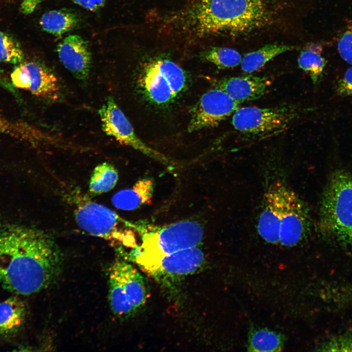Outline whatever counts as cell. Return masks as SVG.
<instances>
[{"label":"cell","mask_w":352,"mask_h":352,"mask_svg":"<svg viewBox=\"0 0 352 352\" xmlns=\"http://www.w3.org/2000/svg\"><path fill=\"white\" fill-rule=\"evenodd\" d=\"M62 256L54 238L39 229L12 227L0 231V284L17 295H29L58 278Z\"/></svg>","instance_id":"6da1fadb"},{"label":"cell","mask_w":352,"mask_h":352,"mask_svg":"<svg viewBox=\"0 0 352 352\" xmlns=\"http://www.w3.org/2000/svg\"><path fill=\"white\" fill-rule=\"evenodd\" d=\"M269 0H201L187 12L190 29L198 35H246L272 23Z\"/></svg>","instance_id":"7a4b0ae2"},{"label":"cell","mask_w":352,"mask_h":352,"mask_svg":"<svg viewBox=\"0 0 352 352\" xmlns=\"http://www.w3.org/2000/svg\"><path fill=\"white\" fill-rule=\"evenodd\" d=\"M318 229L324 237L352 248V175L338 169L330 175L321 198Z\"/></svg>","instance_id":"3957f363"},{"label":"cell","mask_w":352,"mask_h":352,"mask_svg":"<svg viewBox=\"0 0 352 352\" xmlns=\"http://www.w3.org/2000/svg\"><path fill=\"white\" fill-rule=\"evenodd\" d=\"M74 198L76 223L83 230L93 236L105 239L114 245L133 243L131 223L108 207L95 202L86 196Z\"/></svg>","instance_id":"277c9868"},{"label":"cell","mask_w":352,"mask_h":352,"mask_svg":"<svg viewBox=\"0 0 352 352\" xmlns=\"http://www.w3.org/2000/svg\"><path fill=\"white\" fill-rule=\"evenodd\" d=\"M109 300L112 312L129 317L144 305L147 291L143 277L131 264L121 260L108 270Z\"/></svg>","instance_id":"5b68a950"},{"label":"cell","mask_w":352,"mask_h":352,"mask_svg":"<svg viewBox=\"0 0 352 352\" xmlns=\"http://www.w3.org/2000/svg\"><path fill=\"white\" fill-rule=\"evenodd\" d=\"M186 76L176 64L157 59L146 63L138 78V84L150 101L158 105L172 102L184 88Z\"/></svg>","instance_id":"8992f818"},{"label":"cell","mask_w":352,"mask_h":352,"mask_svg":"<svg viewBox=\"0 0 352 352\" xmlns=\"http://www.w3.org/2000/svg\"><path fill=\"white\" fill-rule=\"evenodd\" d=\"M203 235L202 227L193 221H183L144 235L135 256L136 262L196 247Z\"/></svg>","instance_id":"52a82bcc"},{"label":"cell","mask_w":352,"mask_h":352,"mask_svg":"<svg viewBox=\"0 0 352 352\" xmlns=\"http://www.w3.org/2000/svg\"><path fill=\"white\" fill-rule=\"evenodd\" d=\"M300 113L299 109L292 106L239 108L232 116V124L243 134L264 136L285 129Z\"/></svg>","instance_id":"ba28073f"},{"label":"cell","mask_w":352,"mask_h":352,"mask_svg":"<svg viewBox=\"0 0 352 352\" xmlns=\"http://www.w3.org/2000/svg\"><path fill=\"white\" fill-rule=\"evenodd\" d=\"M310 229L311 219L308 206L284 182L279 243L287 247L295 246L308 235Z\"/></svg>","instance_id":"9c48e42d"},{"label":"cell","mask_w":352,"mask_h":352,"mask_svg":"<svg viewBox=\"0 0 352 352\" xmlns=\"http://www.w3.org/2000/svg\"><path fill=\"white\" fill-rule=\"evenodd\" d=\"M239 104L220 88L204 93L193 110L188 130L192 132L215 127L239 108Z\"/></svg>","instance_id":"30bf717a"},{"label":"cell","mask_w":352,"mask_h":352,"mask_svg":"<svg viewBox=\"0 0 352 352\" xmlns=\"http://www.w3.org/2000/svg\"><path fill=\"white\" fill-rule=\"evenodd\" d=\"M98 113L102 130L106 134L151 156L164 159L161 154L148 147L137 136L131 123L112 97L107 98Z\"/></svg>","instance_id":"8fae6325"},{"label":"cell","mask_w":352,"mask_h":352,"mask_svg":"<svg viewBox=\"0 0 352 352\" xmlns=\"http://www.w3.org/2000/svg\"><path fill=\"white\" fill-rule=\"evenodd\" d=\"M13 85L37 96L49 99L58 97L59 86L56 75L46 66L36 61L19 64L11 74Z\"/></svg>","instance_id":"7c38bea8"},{"label":"cell","mask_w":352,"mask_h":352,"mask_svg":"<svg viewBox=\"0 0 352 352\" xmlns=\"http://www.w3.org/2000/svg\"><path fill=\"white\" fill-rule=\"evenodd\" d=\"M203 260L202 251L196 246L137 263L152 275L177 276L195 272Z\"/></svg>","instance_id":"4fadbf2b"},{"label":"cell","mask_w":352,"mask_h":352,"mask_svg":"<svg viewBox=\"0 0 352 352\" xmlns=\"http://www.w3.org/2000/svg\"><path fill=\"white\" fill-rule=\"evenodd\" d=\"M284 181L274 180L266 187L257 222L259 235L266 242L279 243L280 224L282 208V188Z\"/></svg>","instance_id":"5bb4252c"},{"label":"cell","mask_w":352,"mask_h":352,"mask_svg":"<svg viewBox=\"0 0 352 352\" xmlns=\"http://www.w3.org/2000/svg\"><path fill=\"white\" fill-rule=\"evenodd\" d=\"M57 51L64 66L79 79H86L91 66V54L86 42L80 36L71 35L58 44Z\"/></svg>","instance_id":"9a60e30c"},{"label":"cell","mask_w":352,"mask_h":352,"mask_svg":"<svg viewBox=\"0 0 352 352\" xmlns=\"http://www.w3.org/2000/svg\"><path fill=\"white\" fill-rule=\"evenodd\" d=\"M269 84L266 78L248 75L223 79L218 82L217 87L240 104L262 97Z\"/></svg>","instance_id":"2e32d148"},{"label":"cell","mask_w":352,"mask_h":352,"mask_svg":"<svg viewBox=\"0 0 352 352\" xmlns=\"http://www.w3.org/2000/svg\"><path fill=\"white\" fill-rule=\"evenodd\" d=\"M18 296L10 297L0 302V340L15 336L25 323L26 306Z\"/></svg>","instance_id":"e0dca14e"},{"label":"cell","mask_w":352,"mask_h":352,"mask_svg":"<svg viewBox=\"0 0 352 352\" xmlns=\"http://www.w3.org/2000/svg\"><path fill=\"white\" fill-rule=\"evenodd\" d=\"M152 182L140 180L132 188L123 190L114 194L111 202L118 209L132 210L148 201L152 196Z\"/></svg>","instance_id":"ac0fdd59"},{"label":"cell","mask_w":352,"mask_h":352,"mask_svg":"<svg viewBox=\"0 0 352 352\" xmlns=\"http://www.w3.org/2000/svg\"><path fill=\"white\" fill-rule=\"evenodd\" d=\"M79 21L80 18L76 13L62 9L45 13L42 16L40 23L44 31L59 36L74 29Z\"/></svg>","instance_id":"d6986e66"},{"label":"cell","mask_w":352,"mask_h":352,"mask_svg":"<svg viewBox=\"0 0 352 352\" xmlns=\"http://www.w3.org/2000/svg\"><path fill=\"white\" fill-rule=\"evenodd\" d=\"M293 45L268 44L245 54L240 63L243 71L251 73L262 68L267 62L285 52L294 49Z\"/></svg>","instance_id":"ffe728a7"},{"label":"cell","mask_w":352,"mask_h":352,"mask_svg":"<svg viewBox=\"0 0 352 352\" xmlns=\"http://www.w3.org/2000/svg\"><path fill=\"white\" fill-rule=\"evenodd\" d=\"M322 51L319 44H308L301 51L298 59L299 67L309 74L314 83L321 77L326 64Z\"/></svg>","instance_id":"44dd1931"},{"label":"cell","mask_w":352,"mask_h":352,"mask_svg":"<svg viewBox=\"0 0 352 352\" xmlns=\"http://www.w3.org/2000/svg\"><path fill=\"white\" fill-rule=\"evenodd\" d=\"M118 179V172L114 167L103 162L95 167L91 175L88 193L96 196L108 192L112 189Z\"/></svg>","instance_id":"7402d4cb"},{"label":"cell","mask_w":352,"mask_h":352,"mask_svg":"<svg viewBox=\"0 0 352 352\" xmlns=\"http://www.w3.org/2000/svg\"><path fill=\"white\" fill-rule=\"evenodd\" d=\"M205 60L220 68L234 67L240 64L242 58L236 50L226 47H214L203 55Z\"/></svg>","instance_id":"603a6c76"},{"label":"cell","mask_w":352,"mask_h":352,"mask_svg":"<svg viewBox=\"0 0 352 352\" xmlns=\"http://www.w3.org/2000/svg\"><path fill=\"white\" fill-rule=\"evenodd\" d=\"M23 53L19 44L11 36L0 31V62L19 64Z\"/></svg>","instance_id":"cb8c5ba5"},{"label":"cell","mask_w":352,"mask_h":352,"mask_svg":"<svg viewBox=\"0 0 352 352\" xmlns=\"http://www.w3.org/2000/svg\"><path fill=\"white\" fill-rule=\"evenodd\" d=\"M281 342L275 333L266 330H259L254 332L250 339V347L254 351H276L280 347Z\"/></svg>","instance_id":"d4e9b609"},{"label":"cell","mask_w":352,"mask_h":352,"mask_svg":"<svg viewBox=\"0 0 352 352\" xmlns=\"http://www.w3.org/2000/svg\"><path fill=\"white\" fill-rule=\"evenodd\" d=\"M0 133L19 138L32 137L31 129L23 123L9 121L0 115Z\"/></svg>","instance_id":"484cf974"},{"label":"cell","mask_w":352,"mask_h":352,"mask_svg":"<svg viewBox=\"0 0 352 352\" xmlns=\"http://www.w3.org/2000/svg\"><path fill=\"white\" fill-rule=\"evenodd\" d=\"M337 46L341 57L352 65V23L349 24L340 35Z\"/></svg>","instance_id":"4316f807"},{"label":"cell","mask_w":352,"mask_h":352,"mask_svg":"<svg viewBox=\"0 0 352 352\" xmlns=\"http://www.w3.org/2000/svg\"><path fill=\"white\" fill-rule=\"evenodd\" d=\"M337 91L343 96H352V67L348 68L338 82Z\"/></svg>","instance_id":"83f0119b"},{"label":"cell","mask_w":352,"mask_h":352,"mask_svg":"<svg viewBox=\"0 0 352 352\" xmlns=\"http://www.w3.org/2000/svg\"><path fill=\"white\" fill-rule=\"evenodd\" d=\"M327 348H328V351H352V338L342 337L336 338L330 343Z\"/></svg>","instance_id":"f1b7e54d"},{"label":"cell","mask_w":352,"mask_h":352,"mask_svg":"<svg viewBox=\"0 0 352 352\" xmlns=\"http://www.w3.org/2000/svg\"><path fill=\"white\" fill-rule=\"evenodd\" d=\"M83 8L94 11L101 8L104 4L106 0H71Z\"/></svg>","instance_id":"f546056e"},{"label":"cell","mask_w":352,"mask_h":352,"mask_svg":"<svg viewBox=\"0 0 352 352\" xmlns=\"http://www.w3.org/2000/svg\"><path fill=\"white\" fill-rule=\"evenodd\" d=\"M40 1V0H24L21 4V11L26 14L32 12Z\"/></svg>","instance_id":"4dcf8cb0"},{"label":"cell","mask_w":352,"mask_h":352,"mask_svg":"<svg viewBox=\"0 0 352 352\" xmlns=\"http://www.w3.org/2000/svg\"></svg>","instance_id":"1f68e13d"}]
</instances>
